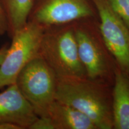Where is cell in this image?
I'll return each mask as SVG.
<instances>
[{"instance_id":"3","label":"cell","mask_w":129,"mask_h":129,"mask_svg":"<svg viewBox=\"0 0 129 129\" xmlns=\"http://www.w3.org/2000/svg\"><path fill=\"white\" fill-rule=\"evenodd\" d=\"M57 78L46 61L38 55L22 69L15 84L38 117L48 116L55 101Z\"/></svg>"},{"instance_id":"16","label":"cell","mask_w":129,"mask_h":129,"mask_svg":"<svg viewBox=\"0 0 129 129\" xmlns=\"http://www.w3.org/2000/svg\"><path fill=\"white\" fill-rule=\"evenodd\" d=\"M0 129H19L16 125L12 124H0Z\"/></svg>"},{"instance_id":"4","label":"cell","mask_w":129,"mask_h":129,"mask_svg":"<svg viewBox=\"0 0 129 129\" xmlns=\"http://www.w3.org/2000/svg\"><path fill=\"white\" fill-rule=\"evenodd\" d=\"M44 30L41 26L28 21L12 37V43L0 65V88L15 84L22 69L39 55Z\"/></svg>"},{"instance_id":"15","label":"cell","mask_w":129,"mask_h":129,"mask_svg":"<svg viewBox=\"0 0 129 129\" xmlns=\"http://www.w3.org/2000/svg\"><path fill=\"white\" fill-rule=\"evenodd\" d=\"M9 46L7 44H5L3 47L0 48V65L2 63L4 60L6 53L7 52Z\"/></svg>"},{"instance_id":"9","label":"cell","mask_w":129,"mask_h":129,"mask_svg":"<svg viewBox=\"0 0 129 129\" xmlns=\"http://www.w3.org/2000/svg\"><path fill=\"white\" fill-rule=\"evenodd\" d=\"M113 128L129 129V76L115 65L112 94Z\"/></svg>"},{"instance_id":"8","label":"cell","mask_w":129,"mask_h":129,"mask_svg":"<svg viewBox=\"0 0 129 129\" xmlns=\"http://www.w3.org/2000/svg\"><path fill=\"white\" fill-rule=\"evenodd\" d=\"M38 116L16 84L0 93V124H12L19 129L29 128Z\"/></svg>"},{"instance_id":"13","label":"cell","mask_w":129,"mask_h":129,"mask_svg":"<svg viewBox=\"0 0 129 129\" xmlns=\"http://www.w3.org/2000/svg\"><path fill=\"white\" fill-rule=\"evenodd\" d=\"M29 129H57L54 122L49 116L38 117Z\"/></svg>"},{"instance_id":"6","label":"cell","mask_w":129,"mask_h":129,"mask_svg":"<svg viewBox=\"0 0 129 129\" xmlns=\"http://www.w3.org/2000/svg\"><path fill=\"white\" fill-rule=\"evenodd\" d=\"M88 0H34L28 21L44 29L93 16Z\"/></svg>"},{"instance_id":"10","label":"cell","mask_w":129,"mask_h":129,"mask_svg":"<svg viewBox=\"0 0 129 129\" xmlns=\"http://www.w3.org/2000/svg\"><path fill=\"white\" fill-rule=\"evenodd\" d=\"M48 116L54 122L57 129H97L88 116L56 100L50 107Z\"/></svg>"},{"instance_id":"5","label":"cell","mask_w":129,"mask_h":129,"mask_svg":"<svg viewBox=\"0 0 129 129\" xmlns=\"http://www.w3.org/2000/svg\"><path fill=\"white\" fill-rule=\"evenodd\" d=\"M100 19L99 30L116 65L129 76V29L107 0H92Z\"/></svg>"},{"instance_id":"12","label":"cell","mask_w":129,"mask_h":129,"mask_svg":"<svg viewBox=\"0 0 129 129\" xmlns=\"http://www.w3.org/2000/svg\"><path fill=\"white\" fill-rule=\"evenodd\" d=\"M111 9L129 29V0H107Z\"/></svg>"},{"instance_id":"14","label":"cell","mask_w":129,"mask_h":129,"mask_svg":"<svg viewBox=\"0 0 129 129\" xmlns=\"http://www.w3.org/2000/svg\"><path fill=\"white\" fill-rule=\"evenodd\" d=\"M8 31L7 19L3 10L0 5V35H3Z\"/></svg>"},{"instance_id":"1","label":"cell","mask_w":129,"mask_h":129,"mask_svg":"<svg viewBox=\"0 0 129 129\" xmlns=\"http://www.w3.org/2000/svg\"><path fill=\"white\" fill-rule=\"evenodd\" d=\"M55 100L88 116L97 129L113 128L112 96L105 84L87 78L58 80Z\"/></svg>"},{"instance_id":"2","label":"cell","mask_w":129,"mask_h":129,"mask_svg":"<svg viewBox=\"0 0 129 129\" xmlns=\"http://www.w3.org/2000/svg\"><path fill=\"white\" fill-rule=\"evenodd\" d=\"M39 54L53 69L57 80L87 78L79 57L74 28H45Z\"/></svg>"},{"instance_id":"7","label":"cell","mask_w":129,"mask_h":129,"mask_svg":"<svg viewBox=\"0 0 129 129\" xmlns=\"http://www.w3.org/2000/svg\"><path fill=\"white\" fill-rule=\"evenodd\" d=\"M80 59L87 78L104 84L109 76L111 68L101 44L86 29L74 28Z\"/></svg>"},{"instance_id":"11","label":"cell","mask_w":129,"mask_h":129,"mask_svg":"<svg viewBox=\"0 0 129 129\" xmlns=\"http://www.w3.org/2000/svg\"><path fill=\"white\" fill-rule=\"evenodd\" d=\"M33 4L34 0H0L10 38L28 23Z\"/></svg>"}]
</instances>
